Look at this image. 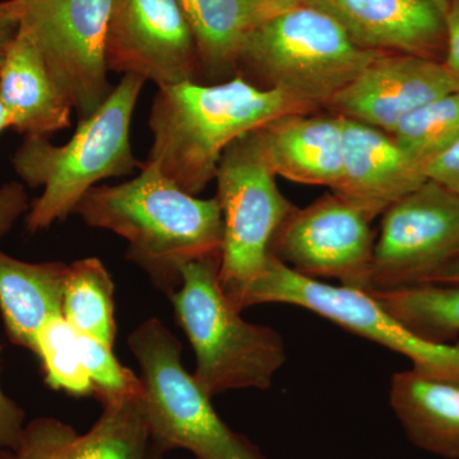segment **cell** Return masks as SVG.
<instances>
[{
  "instance_id": "6da1fadb",
  "label": "cell",
  "mask_w": 459,
  "mask_h": 459,
  "mask_svg": "<svg viewBox=\"0 0 459 459\" xmlns=\"http://www.w3.org/2000/svg\"><path fill=\"white\" fill-rule=\"evenodd\" d=\"M90 228L108 230L128 243L126 258L170 296L181 270L199 259L221 258L223 220L219 199L189 195L153 162L117 186L91 188L75 207Z\"/></svg>"
},
{
  "instance_id": "7a4b0ae2",
  "label": "cell",
  "mask_w": 459,
  "mask_h": 459,
  "mask_svg": "<svg viewBox=\"0 0 459 459\" xmlns=\"http://www.w3.org/2000/svg\"><path fill=\"white\" fill-rule=\"evenodd\" d=\"M310 108L285 91L255 86L238 74L216 84L188 81L157 87L146 161L198 195L216 179L223 152L235 141L272 120Z\"/></svg>"
},
{
  "instance_id": "3957f363",
  "label": "cell",
  "mask_w": 459,
  "mask_h": 459,
  "mask_svg": "<svg viewBox=\"0 0 459 459\" xmlns=\"http://www.w3.org/2000/svg\"><path fill=\"white\" fill-rule=\"evenodd\" d=\"M146 81L123 75L108 98L78 123L74 137L56 146L49 138L25 135L12 164L20 179L42 195L30 205L26 229L38 232L74 214L99 181L132 174L142 164L133 153L132 117Z\"/></svg>"
},
{
  "instance_id": "277c9868",
  "label": "cell",
  "mask_w": 459,
  "mask_h": 459,
  "mask_svg": "<svg viewBox=\"0 0 459 459\" xmlns=\"http://www.w3.org/2000/svg\"><path fill=\"white\" fill-rule=\"evenodd\" d=\"M220 256L190 262L170 296L177 318L197 359L195 379L213 395L270 388L287 360L279 332L240 316L220 282Z\"/></svg>"
},
{
  "instance_id": "5b68a950",
  "label": "cell",
  "mask_w": 459,
  "mask_h": 459,
  "mask_svg": "<svg viewBox=\"0 0 459 459\" xmlns=\"http://www.w3.org/2000/svg\"><path fill=\"white\" fill-rule=\"evenodd\" d=\"M128 344L141 368L140 402L153 451L184 449L195 459H265L217 415L212 397L184 368L179 340L161 320H144Z\"/></svg>"
},
{
  "instance_id": "8992f818",
  "label": "cell",
  "mask_w": 459,
  "mask_h": 459,
  "mask_svg": "<svg viewBox=\"0 0 459 459\" xmlns=\"http://www.w3.org/2000/svg\"><path fill=\"white\" fill-rule=\"evenodd\" d=\"M385 51L364 49L322 9L301 3L247 35L238 65L310 107L332 99Z\"/></svg>"
},
{
  "instance_id": "52a82bcc",
  "label": "cell",
  "mask_w": 459,
  "mask_h": 459,
  "mask_svg": "<svg viewBox=\"0 0 459 459\" xmlns=\"http://www.w3.org/2000/svg\"><path fill=\"white\" fill-rule=\"evenodd\" d=\"M271 303L304 307L400 353L424 376L459 383V342L433 343L415 336L367 290L309 279L271 255L265 270L247 287L235 307L243 312Z\"/></svg>"
},
{
  "instance_id": "ba28073f",
  "label": "cell",
  "mask_w": 459,
  "mask_h": 459,
  "mask_svg": "<svg viewBox=\"0 0 459 459\" xmlns=\"http://www.w3.org/2000/svg\"><path fill=\"white\" fill-rule=\"evenodd\" d=\"M216 180L223 220L220 282L235 307L267 267L272 241L295 207L281 193L252 132L223 152Z\"/></svg>"
},
{
  "instance_id": "9c48e42d",
  "label": "cell",
  "mask_w": 459,
  "mask_h": 459,
  "mask_svg": "<svg viewBox=\"0 0 459 459\" xmlns=\"http://www.w3.org/2000/svg\"><path fill=\"white\" fill-rule=\"evenodd\" d=\"M113 0H20L21 27L35 42L78 122L108 98L107 38Z\"/></svg>"
},
{
  "instance_id": "30bf717a",
  "label": "cell",
  "mask_w": 459,
  "mask_h": 459,
  "mask_svg": "<svg viewBox=\"0 0 459 459\" xmlns=\"http://www.w3.org/2000/svg\"><path fill=\"white\" fill-rule=\"evenodd\" d=\"M459 259V195L427 180L383 213L370 292L431 283Z\"/></svg>"
},
{
  "instance_id": "8fae6325",
  "label": "cell",
  "mask_w": 459,
  "mask_h": 459,
  "mask_svg": "<svg viewBox=\"0 0 459 459\" xmlns=\"http://www.w3.org/2000/svg\"><path fill=\"white\" fill-rule=\"evenodd\" d=\"M373 220L336 193L295 210L272 241L271 255L309 279H334L370 291Z\"/></svg>"
},
{
  "instance_id": "7c38bea8",
  "label": "cell",
  "mask_w": 459,
  "mask_h": 459,
  "mask_svg": "<svg viewBox=\"0 0 459 459\" xmlns=\"http://www.w3.org/2000/svg\"><path fill=\"white\" fill-rule=\"evenodd\" d=\"M108 71L157 87L195 81L198 53L178 0H113L107 38Z\"/></svg>"
},
{
  "instance_id": "4fadbf2b",
  "label": "cell",
  "mask_w": 459,
  "mask_h": 459,
  "mask_svg": "<svg viewBox=\"0 0 459 459\" xmlns=\"http://www.w3.org/2000/svg\"><path fill=\"white\" fill-rule=\"evenodd\" d=\"M455 91L457 84L444 62L383 53L328 107L344 117L391 133L406 115Z\"/></svg>"
},
{
  "instance_id": "5bb4252c",
  "label": "cell",
  "mask_w": 459,
  "mask_h": 459,
  "mask_svg": "<svg viewBox=\"0 0 459 459\" xmlns=\"http://www.w3.org/2000/svg\"><path fill=\"white\" fill-rule=\"evenodd\" d=\"M325 11L364 49L394 50L443 62L444 13L431 0H305Z\"/></svg>"
},
{
  "instance_id": "9a60e30c",
  "label": "cell",
  "mask_w": 459,
  "mask_h": 459,
  "mask_svg": "<svg viewBox=\"0 0 459 459\" xmlns=\"http://www.w3.org/2000/svg\"><path fill=\"white\" fill-rule=\"evenodd\" d=\"M342 117V175L333 193L374 220L428 179L389 133Z\"/></svg>"
},
{
  "instance_id": "2e32d148",
  "label": "cell",
  "mask_w": 459,
  "mask_h": 459,
  "mask_svg": "<svg viewBox=\"0 0 459 459\" xmlns=\"http://www.w3.org/2000/svg\"><path fill=\"white\" fill-rule=\"evenodd\" d=\"M276 177L333 190L342 175V115L291 114L252 132Z\"/></svg>"
},
{
  "instance_id": "e0dca14e",
  "label": "cell",
  "mask_w": 459,
  "mask_h": 459,
  "mask_svg": "<svg viewBox=\"0 0 459 459\" xmlns=\"http://www.w3.org/2000/svg\"><path fill=\"white\" fill-rule=\"evenodd\" d=\"M0 100L11 114L12 129L21 134L49 138L71 126L74 108L22 27L0 68Z\"/></svg>"
},
{
  "instance_id": "ac0fdd59",
  "label": "cell",
  "mask_w": 459,
  "mask_h": 459,
  "mask_svg": "<svg viewBox=\"0 0 459 459\" xmlns=\"http://www.w3.org/2000/svg\"><path fill=\"white\" fill-rule=\"evenodd\" d=\"M389 403L411 443L437 457L459 459V383L400 371L392 377Z\"/></svg>"
},
{
  "instance_id": "d6986e66",
  "label": "cell",
  "mask_w": 459,
  "mask_h": 459,
  "mask_svg": "<svg viewBox=\"0 0 459 459\" xmlns=\"http://www.w3.org/2000/svg\"><path fill=\"white\" fill-rule=\"evenodd\" d=\"M68 270L63 262L18 261L0 250V312L12 342L35 351L42 325L63 316Z\"/></svg>"
},
{
  "instance_id": "ffe728a7",
  "label": "cell",
  "mask_w": 459,
  "mask_h": 459,
  "mask_svg": "<svg viewBox=\"0 0 459 459\" xmlns=\"http://www.w3.org/2000/svg\"><path fill=\"white\" fill-rule=\"evenodd\" d=\"M190 27L199 65L212 77L238 68L247 35L259 25L247 0H178Z\"/></svg>"
},
{
  "instance_id": "44dd1931",
  "label": "cell",
  "mask_w": 459,
  "mask_h": 459,
  "mask_svg": "<svg viewBox=\"0 0 459 459\" xmlns=\"http://www.w3.org/2000/svg\"><path fill=\"white\" fill-rule=\"evenodd\" d=\"M63 316L80 334L114 346V282L99 258H84L69 264Z\"/></svg>"
},
{
  "instance_id": "7402d4cb",
  "label": "cell",
  "mask_w": 459,
  "mask_h": 459,
  "mask_svg": "<svg viewBox=\"0 0 459 459\" xmlns=\"http://www.w3.org/2000/svg\"><path fill=\"white\" fill-rule=\"evenodd\" d=\"M140 398L105 404L93 427L77 435L56 459H150V430Z\"/></svg>"
},
{
  "instance_id": "603a6c76",
  "label": "cell",
  "mask_w": 459,
  "mask_h": 459,
  "mask_svg": "<svg viewBox=\"0 0 459 459\" xmlns=\"http://www.w3.org/2000/svg\"><path fill=\"white\" fill-rule=\"evenodd\" d=\"M371 294L421 340L452 343L459 336V283H424Z\"/></svg>"
},
{
  "instance_id": "cb8c5ba5",
  "label": "cell",
  "mask_w": 459,
  "mask_h": 459,
  "mask_svg": "<svg viewBox=\"0 0 459 459\" xmlns=\"http://www.w3.org/2000/svg\"><path fill=\"white\" fill-rule=\"evenodd\" d=\"M389 134L411 160L424 166L459 138V91L416 108Z\"/></svg>"
},
{
  "instance_id": "d4e9b609",
  "label": "cell",
  "mask_w": 459,
  "mask_h": 459,
  "mask_svg": "<svg viewBox=\"0 0 459 459\" xmlns=\"http://www.w3.org/2000/svg\"><path fill=\"white\" fill-rule=\"evenodd\" d=\"M51 389L74 397H93L89 374L84 369L80 333L63 316L48 320L36 337L35 351Z\"/></svg>"
},
{
  "instance_id": "484cf974",
  "label": "cell",
  "mask_w": 459,
  "mask_h": 459,
  "mask_svg": "<svg viewBox=\"0 0 459 459\" xmlns=\"http://www.w3.org/2000/svg\"><path fill=\"white\" fill-rule=\"evenodd\" d=\"M80 349L84 369L92 385L93 397L98 398L102 406L142 397L141 377L117 360L113 347L80 334Z\"/></svg>"
},
{
  "instance_id": "4316f807",
  "label": "cell",
  "mask_w": 459,
  "mask_h": 459,
  "mask_svg": "<svg viewBox=\"0 0 459 459\" xmlns=\"http://www.w3.org/2000/svg\"><path fill=\"white\" fill-rule=\"evenodd\" d=\"M77 435L59 420L38 419L26 427L20 448L0 451V459H56Z\"/></svg>"
},
{
  "instance_id": "83f0119b",
  "label": "cell",
  "mask_w": 459,
  "mask_h": 459,
  "mask_svg": "<svg viewBox=\"0 0 459 459\" xmlns=\"http://www.w3.org/2000/svg\"><path fill=\"white\" fill-rule=\"evenodd\" d=\"M25 413L0 388V451H16L25 434Z\"/></svg>"
},
{
  "instance_id": "f1b7e54d",
  "label": "cell",
  "mask_w": 459,
  "mask_h": 459,
  "mask_svg": "<svg viewBox=\"0 0 459 459\" xmlns=\"http://www.w3.org/2000/svg\"><path fill=\"white\" fill-rule=\"evenodd\" d=\"M427 179L459 195V138L439 156L422 166Z\"/></svg>"
},
{
  "instance_id": "f546056e",
  "label": "cell",
  "mask_w": 459,
  "mask_h": 459,
  "mask_svg": "<svg viewBox=\"0 0 459 459\" xmlns=\"http://www.w3.org/2000/svg\"><path fill=\"white\" fill-rule=\"evenodd\" d=\"M25 186L17 181L0 186V240L11 231L22 214L29 212Z\"/></svg>"
},
{
  "instance_id": "4dcf8cb0",
  "label": "cell",
  "mask_w": 459,
  "mask_h": 459,
  "mask_svg": "<svg viewBox=\"0 0 459 459\" xmlns=\"http://www.w3.org/2000/svg\"><path fill=\"white\" fill-rule=\"evenodd\" d=\"M446 32V49L444 65L448 68L459 91V0H449L444 13Z\"/></svg>"
},
{
  "instance_id": "1f68e13d",
  "label": "cell",
  "mask_w": 459,
  "mask_h": 459,
  "mask_svg": "<svg viewBox=\"0 0 459 459\" xmlns=\"http://www.w3.org/2000/svg\"><path fill=\"white\" fill-rule=\"evenodd\" d=\"M20 29V0H3L0 2V68Z\"/></svg>"
},
{
  "instance_id": "d6a6232c",
  "label": "cell",
  "mask_w": 459,
  "mask_h": 459,
  "mask_svg": "<svg viewBox=\"0 0 459 459\" xmlns=\"http://www.w3.org/2000/svg\"><path fill=\"white\" fill-rule=\"evenodd\" d=\"M259 23L301 4L300 0H247Z\"/></svg>"
},
{
  "instance_id": "836d02e7",
  "label": "cell",
  "mask_w": 459,
  "mask_h": 459,
  "mask_svg": "<svg viewBox=\"0 0 459 459\" xmlns=\"http://www.w3.org/2000/svg\"><path fill=\"white\" fill-rule=\"evenodd\" d=\"M431 283H459V259L440 272Z\"/></svg>"
},
{
  "instance_id": "e575fe53",
  "label": "cell",
  "mask_w": 459,
  "mask_h": 459,
  "mask_svg": "<svg viewBox=\"0 0 459 459\" xmlns=\"http://www.w3.org/2000/svg\"><path fill=\"white\" fill-rule=\"evenodd\" d=\"M12 126H13V122H12L11 114H9L7 108L3 104L2 100H0V134L12 128Z\"/></svg>"
},
{
  "instance_id": "d590c367",
  "label": "cell",
  "mask_w": 459,
  "mask_h": 459,
  "mask_svg": "<svg viewBox=\"0 0 459 459\" xmlns=\"http://www.w3.org/2000/svg\"><path fill=\"white\" fill-rule=\"evenodd\" d=\"M443 13H446V8H448L449 0H431Z\"/></svg>"
},
{
  "instance_id": "8d00e7d4",
  "label": "cell",
  "mask_w": 459,
  "mask_h": 459,
  "mask_svg": "<svg viewBox=\"0 0 459 459\" xmlns=\"http://www.w3.org/2000/svg\"><path fill=\"white\" fill-rule=\"evenodd\" d=\"M162 455H161V453H159L156 451H152V448H151L150 459H164V458H162Z\"/></svg>"
},
{
  "instance_id": "74e56055",
  "label": "cell",
  "mask_w": 459,
  "mask_h": 459,
  "mask_svg": "<svg viewBox=\"0 0 459 459\" xmlns=\"http://www.w3.org/2000/svg\"><path fill=\"white\" fill-rule=\"evenodd\" d=\"M300 2H301V3H304V2H305V0H300Z\"/></svg>"
}]
</instances>
